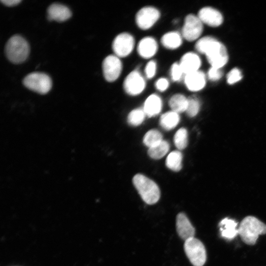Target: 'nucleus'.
Listing matches in <instances>:
<instances>
[{
  "label": "nucleus",
  "mask_w": 266,
  "mask_h": 266,
  "mask_svg": "<svg viewBox=\"0 0 266 266\" xmlns=\"http://www.w3.org/2000/svg\"><path fill=\"white\" fill-rule=\"evenodd\" d=\"M265 234L266 225L253 216L244 217L238 228V234L243 242L249 245H254L259 236Z\"/></svg>",
  "instance_id": "obj_1"
},
{
  "label": "nucleus",
  "mask_w": 266,
  "mask_h": 266,
  "mask_svg": "<svg viewBox=\"0 0 266 266\" xmlns=\"http://www.w3.org/2000/svg\"><path fill=\"white\" fill-rule=\"evenodd\" d=\"M133 182L142 200L148 204H153L158 201L161 194L157 184L147 177L137 174L134 176Z\"/></svg>",
  "instance_id": "obj_2"
},
{
  "label": "nucleus",
  "mask_w": 266,
  "mask_h": 266,
  "mask_svg": "<svg viewBox=\"0 0 266 266\" xmlns=\"http://www.w3.org/2000/svg\"><path fill=\"white\" fill-rule=\"evenodd\" d=\"M30 52L27 41L20 35H14L7 41L5 46V53L9 61L20 64L28 57Z\"/></svg>",
  "instance_id": "obj_3"
},
{
  "label": "nucleus",
  "mask_w": 266,
  "mask_h": 266,
  "mask_svg": "<svg viewBox=\"0 0 266 266\" xmlns=\"http://www.w3.org/2000/svg\"><path fill=\"white\" fill-rule=\"evenodd\" d=\"M185 254L194 266H203L206 261V252L202 242L194 237L185 241Z\"/></svg>",
  "instance_id": "obj_4"
},
{
  "label": "nucleus",
  "mask_w": 266,
  "mask_h": 266,
  "mask_svg": "<svg viewBox=\"0 0 266 266\" xmlns=\"http://www.w3.org/2000/svg\"><path fill=\"white\" fill-rule=\"evenodd\" d=\"M23 83L28 89L40 94L48 93L52 86L50 77L42 72L28 74L23 79Z\"/></svg>",
  "instance_id": "obj_5"
},
{
  "label": "nucleus",
  "mask_w": 266,
  "mask_h": 266,
  "mask_svg": "<svg viewBox=\"0 0 266 266\" xmlns=\"http://www.w3.org/2000/svg\"><path fill=\"white\" fill-rule=\"evenodd\" d=\"M211 66L221 68L228 61V55L225 46L216 40L205 53Z\"/></svg>",
  "instance_id": "obj_6"
},
{
  "label": "nucleus",
  "mask_w": 266,
  "mask_h": 266,
  "mask_svg": "<svg viewBox=\"0 0 266 266\" xmlns=\"http://www.w3.org/2000/svg\"><path fill=\"white\" fill-rule=\"evenodd\" d=\"M202 23L198 16L194 14L188 15L185 18L182 30L183 37L188 41L197 39L201 34Z\"/></svg>",
  "instance_id": "obj_7"
},
{
  "label": "nucleus",
  "mask_w": 266,
  "mask_h": 266,
  "mask_svg": "<svg viewBox=\"0 0 266 266\" xmlns=\"http://www.w3.org/2000/svg\"><path fill=\"white\" fill-rule=\"evenodd\" d=\"M134 44V38L131 34L127 33H121L114 38L112 49L118 57H125L132 52Z\"/></svg>",
  "instance_id": "obj_8"
},
{
  "label": "nucleus",
  "mask_w": 266,
  "mask_h": 266,
  "mask_svg": "<svg viewBox=\"0 0 266 266\" xmlns=\"http://www.w3.org/2000/svg\"><path fill=\"white\" fill-rule=\"evenodd\" d=\"M160 16L159 10L152 6H146L140 9L135 16V21L138 27L147 30L152 27Z\"/></svg>",
  "instance_id": "obj_9"
},
{
  "label": "nucleus",
  "mask_w": 266,
  "mask_h": 266,
  "mask_svg": "<svg viewBox=\"0 0 266 266\" xmlns=\"http://www.w3.org/2000/svg\"><path fill=\"white\" fill-rule=\"evenodd\" d=\"M122 63L115 55L107 56L102 62V71L104 78L108 82L115 81L122 71Z\"/></svg>",
  "instance_id": "obj_10"
},
{
  "label": "nucleus",
  "mask_w": 266,
  "mask_h": 266,
  "mask_svg": "<svg viewBox=\"0 0 266 266\" xmlns=\"http://www.w3.org/2000/svg\"><path fill=\"white\" fill-rule=\"evenodd\" d=\"M124 89L130 95H137L144 89L145 82L140 73L137 70L130 72L124 82Z\"/></svg>",
  "instance_id": "obj_11"
},
{
  "label": "nucleus",
  "mask_w": 266,
  "mask_h": 266,
  "mask_svg": "<svg viewBox=\"0 0 266 266\" xmlns=\"http://www.w3.org/2000/svg\"><path fill=\"white\" fill-rule=\"evenodd\" d=\"M176 227L177 233L182 239L186 241L194 237L195 229L185 213L180 212L177 215Z\"/></svg>",
  "instance_id": "obj_12"
},
{
  "label": "nucleus",
  "mask_w": 266,
  "mask_h": 266,
  "mask_svg": "<svg viewBox=\"0 0 266 266\" xmlns=\"http://www.w3.org/2000/svg\"><path fill=\"white\" fill-rule=\"evenodd\" d=\"M198 16L202 23L213 27L220 26L223 20L220 12L210 7L201 8L199 11Z\"/></svg>",
  "instance_id": "obj_13"
},
{
  "label": "nucleus",
  "mask_w": 266,
  "mask_h": 266,
  "mask_svg": "<svg viewBox=\"0 0 266 266\" xmlns=\"http://www.w3.org/2000/svg\"><path fill=\"white\" fill-rule=\"evenodd\" d=\"M71 16V12L69 9L60 3H53L47 9V18L49 21L63 22L68 19Z\"/></svg>",
  "instance_id": "obj_14"
},
{
  "label": "nucleus",
  "mask_w": 266,
  "mask_h": 266,
  "mask_svg": "<svg viewBox=\"0 0 266 266\" xmlns=\"http://www.w3.org/2000/svg\"><path fill=\"white\" fill-rule=\"evenodd\" d=\"M179 65L183 73L187 74L199 70L201 61L197 54L189 52L182 56Z\"/></svg>",
  "instance_id": "obj_15"
},
{
  "label": "nucleus",
  "mask_w": 266,
  "mask_h": 266,
  "mask_svg": "<svg viewBox=\"0 0 266 266\" xmlns=\"http://www.w3.org/2000/svg\"><path fill=\"white\" fill-rule=\"evenodd\" d=\"M185 83L187 88L192 91H198L202 89L205 84V76L201 71L186 74Z\"/></svg>",
  "instance_id": "obj_16"
},
{
  "label": "nucleus",
  "mask_w": 266,
  "mask_h": 266,
  "mask_svg": "<svg viewBox=\"0 0 266 266\" xmlns=\"http://www.w3.org/2000/svg\"><path fill=\"white\" fill-rule=\"evenodd\" d=\"M157 49L158 45L155 39L151 37H146L139 42L137 52L141 57L148 59L156 54Z\"/></svg>",
  "instance_id": "obj_17"
},
{
  "label": "nucleus",
  "mask_w": 266,
  "mask_h": 266,
  "mask_svg": "<svg viewBox=\"0 0 266 266\" xmlns=\"http://www.w3.org/2000/svg\"><path fill=\"white\" fill-rule=\"evenodd\" d=\"M162 105L160 98L155 94H152L146 100L144 104L143 110L147 116L150 117H153L159 113Z\"/></svg>",
  "instance_id": "obj_18"
},
{
  "label": "nucleus",
  "mask_w": 266,
  "mask_h": 266,
  "mask_svg": "<svg viewBox=\"0 0 266 266\" xmlns=\"http://www.w3.org/2000/svg\"><path fill=\"white\" fill-rule=\"evenodd\" d=\"M237 223L234 220L225 218L219 223L221 236L227 239H232L238 234Z\"/></svg>",
  "instance_id": "obj_19"
},
{
  "label": "nucleus",
  "mask_w": 266,
  "mask_h": 266,
  "mask_svg": "<svg viewBox=\"0 0 266 266\" xmlns=\"http://www.w3.org/2000/svg\"><path fill=\"white\" fill-rule=\"evenodd\" d=\"M180 117L178 114L171 111L163 114L160 117V124L162 128L166 130H170L178 124Z\"/></svg>",
  "instance_id": "obj_20"
},
{
  "label": "nucleus",
  "mask_w": 266,
  "mask_h": 266,
  "mask_svg": "<svg viewBox=\"0 0 266 266\" xmlns=\"http://www.w3.org/2000/svg\"><path fill=\"white\" fill-rule=\"evenodd\" d=\"M188 100L184 95L177 94L173 95L169 100V105L172 111L177 113L186 111Z\"/></svg>",
  "instance_id": "obj_21"
},
{
  "label": "nucleus",
  "mask_w": 266,
  "mask_h": 266,
  "mask_svg": "<svg viewBox=\"0 0 266 266\" xmlns=\"http://www.w3.org/2000/svg\"><path fill=\"white\" fill-rule=\"evenodd\" d=\"M161 42L165 47L173 49L181 45L182 38L180 34L177 32H169L163 36Z\"/></svg>",
  "instance_id": "obj_22"
},
{
  "label": "nucleus",
  "mask_w": 266,
  "mask_h": 266,
  "mask_svg": "<svg viewBox=\"0 0 266 266\" xmlns=\"http://www.w3.org/2000/svg\"><path fill=\"white\" fill-rule=\"evenodd\" d=\"M182 155L178 151H174L167 156L166 161V166L174 171H178L182 168Z\"/></svg>",
  "instance_id": "obj_23"
},
{
  "label": "nucleus",
  "mask_w": 266,
  "mask_h": 266,
  "mask_svg": "<svg viewBox=\"0 0 266 266\" xmlns=\"http://www.w3.org/2000/svg\"><path fill=\"white\" fill-rule=\"evenodd\" d=\"M169 148L168 143L166 141L163 140L158 144L149 148L148 154L152 159H160L167 153Z\"/></svg>",
  "instance_id": "obj_24"
},
{
  "label": "nucleus",
  "mask_w": 266,
  "mask_h": 266,
  "mask_svg": "<svg viewBox=\"0 0 266 266\" xmlns=\"http://www.w3.org/2000/svg\"><path fill=\"white\" fill-rule=\"evenodd\" d=\"M162 137V135L159 131L155 129L150 130L145 134L143 142L149 148L161 142L163 140Z\"/></svg>",
  "instance_id": "obj_25"
},
{
  "label": "nucleus",
  "mask_w": 266,
  "mask_h": 266,
  "mask_svg": "<svg viewBox=\"0 0 266 266\" xmlns=\"http://www.w3.org/2000/svg\"><path fill=\"white\" fill-rule=\"evenodd\" d=\"M145 115L143 109L140 108L133 109L128 115V123L131 126H138L144 121Z\"/></svg>",
  "instance_id": "obj_26"
},
{
  "label": "nucleus",
  "mask_w": 266,
  "mask_h": 266,
  "mask_svg": "<svg viewBox=\"0 0 266 266\" xmlns=\"http://www.w3.org/2000/svg\"><path fill=\"white\" fill-rule=\"evenodd\" d=\"M174 142L176 147L179 150L185 149L188 144V133L186 129L181 128L175 133Z\"/></svg>",
  "instance_id": "obj_27"
},
{
  "label": "nucleus",
  "mask_w": 266,
  "mask_h": 266,
  "mask_svg": "<svg viewBox=\"0 0 266 266\" xmlns=\"http://www.w3.org/2000/svg\"><path fill=\"white\" fill-rule=\"evenodd\" d=\"M215 40V38L211 36L203 37L197 41L196 49L200 53L205 54L207 50Z\"/></svg>",
  "instance_id": "obj_28"
},
{
  "label": "nucleus",
  "mask_w": 266,
  "mask_h": 266,
  "mask_svg": "<svg viewBox=\"0 0 266 266\" xmlns=\"http://www.w3.org/2000/svg\"><path fill=\"white\" fill-rule=\"evenodd\" d=\"M188 100V106L186 112L189 117H193L196 116L199 111L200 102L194 97H190Z\"/></svg>",
  "instance_id": "obj_29"
},
{
  "label": "nucleus",
  "mask_w": 266,
  "mask_h": 266,
  "mask_svg": "<svg viewBox=\"0 0 266 266\" xmlns=\"http://www.w3.org/2000/svg\"><path fill=\"white\" fill-rule=\"evenodd\" d=\"M242 78V74L239 69L234 68L232 69L228 74L227 79L229 84H233Z\"/></svg>",
  "instance_id": "obj_30"
},
{
  "label": "nucleus",
  "mask_w": 266,
  "mask_h": 266,
  "mask_svg": "<svg viewBox=\"0 0 266 266\" xmlns=\"http://www.w3.org/2000/svg\"><path fill=\"white\" fill-rule=\"evenodd\" d=\"M170 73L172 79L175 81L179 80L184 73L179 64L176 63L171 66Z\"/></svg>",
  "instance_id": "obj_31"
},
{
  "label": "nucleus",
  "mask_w": 266,
  "mask_h": 266,
  "mask_svg": "<svg viewBox=\"0 0 266 266\" xmlns=\"http://www.w3.org/2000/svg\"><path fill=\"white\" fill-rule=\"evenodd\" d=\"M223 75L221 68L212 67L209 69L208 72V77L212 81L219 80Z\"/></svg>",
  "instance_id": "obj_32"
},
{
  "label": "nucleus",
  "mask_w": 266,
  "mask_h": 266,
  "mask_svg": "<svg viewBox=\"0 0 266 266\" xmlns=\"http://www.w3.org/2000/svg\"><path fill=\"white\" fill-rule=\"evenodd\" d=\"M145 74L148 78H152L156 71V64L154 61H150L147 64L145 67Z\"/></svg>",
  "instance_id": "obj_33"
},
{
  "label": "nucleus",
  "mask_w": 266,
  "mask_h": 266,
  "mask_svg": "<svg viewBox=\"0 0 266 266\" xmlns=\"http://www.w3.org/2000/svg\"><path fill=\"white\" fill-rule=\"evenodd\" d=\"M168 81L166 78H161L157 81L155 84L156 88L160 91H164L168 87Z\"/></svg>",
  "instance_id": "obj_34"
},
{
  "label": "nucleus",
  "mask_w": 266,
  "mask_h": 266,
  "mask_svg": "<svg viewBox=\"0 0 266 266\" xmlns=\"http://www.w3.org/2000/svg\"><path fill=\"white\" fill-rule=\"evenodd\" d=\"M1 2H2L5 5L8 6H13L17 5L19 3L21 0H1Z\"/></svg>",
  "instance_id": "obj_35"
}]
</instances>
